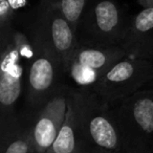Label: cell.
I'll return each mask as SVG.
<instances>
[{
    "label": "cell",
    "mask_w": 153,
    "mask_h": 153,
    "mask_svg": "<svg viewBox=\"0 0 153 153\" xmlns=\"http://www.w3.org/2000/svg\"><path fill=\"white\" fill-rule=\"evenodd\" d=\"M76 92L83 144L117 153H131L109 105L90 90Z\"/></svg>",
    "instance_id": "1"
},
{
    "label": "cell",
    "mask_w": 153,
    "mask_h": 153,
    "mask_svg": "<svg viewBox=\"0 0 153 153\" xmlns=\"http://www.w3.org/2000/svg\"><path fill=\"white\" fill-rule=\"evenodd\" d=\"M109 106L130 152L153 153V90H140Z\"/></svg>",
    "instance_id": "2"
},
{
    "label": "cell",
    "mask_w": 153,
    "mask_h": 153,
    "mask_svg": "<svg viewBox=\"0 0 153 153\" xmlns=\"http://www.w3.org/2000/svg\"><path fill=\"white\" fill-rule=\"evenodd\" d=\"M35 48L23 34L14 33L1 37L0 104L2 111V132L12 127L11 114L22 91L23 67L21 57L33 58Z\"/></svg>",
    "instance_id": "3"
},
{
    "label": "cell",
    "mask_w": 153,
    "mask_h": 153,
    "mask_svg": "<svg viewBox=\"0 0 153 153\" xmlns=\"http://www.w3.org/2000/svg\"><path fill=\"white\" fill-rule=\"evenodd\" d=\"M151 82L152 61L127 56L112 66L90 91L105 104L111 105L143 90V87Z\"/></svg>",
    "instance_id": "4"
},
{
    "label": "cell",
    "mask_w": 153,
    "mask_h": 153,
    "mask_svg": "<svg viewBox=\"0 0 153 153\" xmlns=\"http://www.w3.org/2000/svg\"><path fill=\"white\" fill-rule=\"evenodd\" d=\"M127 56L125 48L120 45H94L79 42L66 72L80 90H90L112 66Z\"/></svg>",
    "instance_id": "5"
},
{
    "label": "cell",
    "mask_w": 153,
    "mask_h": 153,
    "mask_svg": "<svg viewBox=\"0 0 153 153\" xmlns=\"http://www.w3.org/2000/svg\"><path fill=\"white\" fill-rule=\"evenodd\" d=\"M36 40L41 42L58 61L61 72L67 71L68 63L79 45L76 32L53 1L43 14L37 30Z\"/></svg>",
    "instance_id": "6"
},
{
    "label": "cell",
    "mask_w": 153,
    "mask_h": 153,
    "mask_svg": "<svg viewBox=\"0 0 153 153\" xmlns=\"http://www.w3.org/2000/svg\"><path fill=\"white\" fill-rule=\"evenodd\" d=\"M83 16L84 33L87 37L84 43L123 45L129 24L125 22L121 10L113 0L97 1Z\"/></svg>",
    "instance_id": "7"
},
{
    "label": "cell",
    "mask_w": 153,
    "mask_h": 153,
    "mask_svg": "<svg viewBox=\"0 0 153 153\" xmlns=\"http://www.w3.org/2000/svg\"><path fill=\"white\" fill-rule=\"evenodd\" d=\"M70 90L57 88L39 109L32 128L33 153H46L53 146L67 112Z\"/></svg>",
    "instance_id": "8"
},
{
    "label": "cell",
    "mask_w": 153,
    "mask_h": 153,
    "mask_svg": "<svg viewBox=\"0 0 153 153\" xmlns=\"http://www.w3.org/2000/svg\"><path fill=\"white\" fill-rule=\"evenodd\" d=\"M27 72V102L33 108L40 109L57 89L56 80L60 66L53 55L38 40Z\"/></svg>",
    "instance_id": "9"
},
{
    "label": "cell",
    "mask_w": 153,
    "mask_h": 153,
    "mask_svg": "<svg viewBox=\"0 0 153 153\" xmlns=\"http://www.w3.org/2000/svg\"><path fill=\"white\" fill-rule=\"evenodd\" d=\"M122 46L128 56L153 60V7L143 9L129 23Z\"/></svg>",
    "instance_id": "10"
},
{
    "label": "cell",
    "mask_w": 153,
    "mask_h": 153,
    "mask_svg": "<svg viewBox=\"0 0 153 153\" xmlns=\"http://www.w3.org/2000/svg\"><path fill=\"white\" fill-rule=\"evenodd\" d=\"M83 138L80 129L76 92L70 90L66 117L53 146L46 153H82Z\"/></svg>",
    "instance_id": "11"
},
{
    "label": "cell",
    "mask_w": 153,
    "mask_h": 153,
    "mask_svg": "<svg viewBox=\"0 0 153 153\" xmlns=\"http://www.w3.org/2000/svg\"><path fill=\"white\" fill-rule=\"evenodd\" d=\"M7 130V137L2 145V153H33V138L32 128H25L22 130Z\"/></svg>",
    "instance_id": "12"
},
{
    "label": "cell",
    "mask_w": 153,
    "mask_h": 153,
    "mask_svg": "<svg viewBox=\"0 0 153 153\" xmlns=\"http://www.w3.org/2000/svg\"><path fill=\"white\" fill-rule=\"evenodd\" d=\"M89 0H59L55 1L74 30H78L84 10Z\"/></svg>",
    "instance_id": "13"
},
{
    "label": "cell",
    "mask_w": 153,
    "mask_h": 153,
    "mask_svg": "<svg viewBox=\"0 0 153 153\" xmlns=\"http://www.w3.org/2000/svg\"><path fill=\"white\" fill-rule=\"evenodd\" d=\"M14 17V10L7 0H0V28L1 37L10 35L11 23Z\"/></svg>",
    "instance_id": "14"
},
{
    "label": "cell",
    "mask_w": 153,
    "mask_h": 153,
    "mask_svg": "<svg viewBox=\"0 0 153 153\" xmlns=\"http://www.w3.org/2000/svg\"><path fill=\"white\" fill-rule=\"evenodd\" d=\"M82 153H117V152H110V151L103 150V149L97 148V147L90 146L87 144H83V151Z\"/></svg>",
    "instance_id": "15"
},
{
    "label": "cell",
    "mask_w": 153,
    "mask_h": 153,
    "mask_svg": "<svg viewBox=\"0 0 153 153\" xmlns=\"http://www.w3.org/2000/svg\"><path fill=\"white\" fill-rule=\"evenodd\" d=\"M7 2L13 7L14 11H16V10L25 7L27 4V0H7Z\"/></svg>",
    "instance_id": "16"
},
{
    "label": "cell",
    "mask_w": 153,
    "mask_h": 153,
    "mask_svg": "<svg viewBox=\"0 0 153 153\" xmlns=\"http://www.w3.org/2000/svg\"><path fill=\"white\" fill-rule=\"evenodd\" d=\"M137 1L144 9H147V7H153V0H137Z\"/></svg>",
    "instance_id": "17"
}]
</instances>
